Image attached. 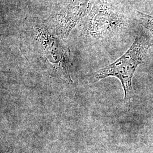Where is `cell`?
I'll list each match as a JSON object with an SVG mask.
<instances>
[{"instance_id":"cell-1","label":"cell","mask_w":153,"mask_h":153,"mask_svg":"<svg viewBox=\"0 0 153 153\" xmlns=\"http://www.w3.org/2000/svg\"><path fill=\"white\" fill-rule=\"evenodd\" d=\"M150 48L149 42L142 33H138L131 47L120 58L108 65L95 71L92 76L93 82L109 76L119 79L124 93V103L130 109L134 95L132 79L137 67L143 63Z\"/></svg>"},{"instance_id":"cell-2","label":"cell","mask_w":153,"mask_h":153,"mask_svg":"<svg viewBox=\"0 0 153 153\" xmlns=\"http://www.w3.org/2000/svg\"><path fill=\"white\" fill-rule=\"evenodd\" d=\"M124 16L99 1L90 16L87 32L95 38H103L126 26Z\"/></svg>"},{"instance_id":"cell-3","label":"cell","mask_w":153,"mask_h":153,"mask_svg":"<svg viewBox=\"0 0 153 153\" xmlns=\"http://www.w3.org/2000/svg\"><path fill=\"white\" fill-rule=\"evenodd\" d=\"M36 39L44 49L49 60L60 69L63 76L68 81H71L69 75L70 63L65 50L64 49L55 36L44 27L39 26L36 29Z\"/></svg>"},{"instance_id":"cell-4","label":"cell","mask_w":153,"mask_h":153,"mask_svg":"<svg viewBox=\"0 0 153 153\" xmlns=\"http://www.w3.org/2000/svg\"><path fill=\"white\" fill-rule=\"evenodd\" d=\"M90 0H71L61 14L59 30L61 35L66 38L71 30L87 14Z\"/></svg>"},{"instance_id":"cell-5","label":"cell","mask_w":153,"mask_h":153,"mask_svg":"<svg viewBox=\"0 0 153 153\" xmlns=\"http://www.w3.org/2000/svg\"><path fill=\"white\" fill-rule=\"evenodd\" d=\"M137 16L142 26L146 28L153 35V16L138 11Z\"/></svg>"}]
</instances>
